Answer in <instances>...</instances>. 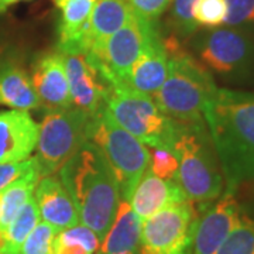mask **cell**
I'll list each match as a JSON object with an SVG mask.
<instances>
[{"label":"cell","mask_w":254,"mask_h":254,"mask_svg":"<svg viewBox=\"0 0 254 254\" xmlns=\"http://www.w3.org/2000/svg\"><path fill=\"white\" fill-rule=\"evenodd\" d=\"M226 190L254 180V93L218 88L203 110Z\"/></svg>","instance_id":"1"},{"label":"cell","mask_w":254,"mask_h":254,"mask_svg":"<svg viewBox=\"0 0 254 254\" xmlns=\"http://www.w3.org/2000/svg\"><path fill=\"white\" fill-rule=\"evenodd\" d=\"M79 219L102 242L115 219L120 190L109 164L99 148L86 141L60 170Z\"/></svg>","instance_id":"2"},{"label":"cell","mask_w":254,"mask_h":254,"mask_svg":"<svg viewBox=\"0 0 254 254\" xmlns=\"http://www.w3.org/2000/svg\"><path fill=\"white\" fill-rule=\"evenodd\" d=\"M164 41L170 55L168 72L163 86L153 96L155 105L177 122H203V110L218 86L206 68L184 53L177 41Z\"/></svg>","instance_id":"3"},{"label":"cell","mask_w":254,"mask_h":254,"mask_svg":"<svg viewBox=\"0 0 254 254\" xmlns=\"http://www.w3.org/2000/svg\"><path fill=\"white\" fill-rule=\"evenodd\" d=\"M173 153L178 158L175 181L187 199L209 203L223 190V174L218 155L203 122H178Z\"/></svg>","instance_id":"4"},{"label":"cell","mask_w":254,"mask_h":254,"mask_svg":"<svg viewBox=\"0 0 254 254\" xmlns=\"http://www.w3.org/2000/svg\"><path fill=\"white\" fill-rule=\"evenodd\" d=\"M88 141L105 155L116 178L120 199L128 200L150 164V151L138 138L119 126L106 105L89 118Z\"/></svg>","instance_id":"5"},{"label":"cell","mask_w":254,"mask_h":254,"mask_svg":"<svg viewBox=\"0 0 254 254\" xmlns=\"http://www.w3.org/2000/svg\"><path fill=\"white\" fill-rule=\"evenodd\" d=\"M105 103L119 126L143 144L173 151L178 122L164 115L151 96L126 83H110Z\"/></svg>","instance_id":"6"},{"label":"cell","mask_w":254,"mask_h":254,"mask_svg":"<svg viewBox=\"0 0 254 254\" xmlns=\"http://www.w3.org/2000/svg\"><path fill=\"white\" fill-rule=\"evenodd\" d=\"M89 115L76 108L50 110L38 125L37 161L41 177L58 173L88 141Z\"/></svg>","instance_id":"7"},{"label":"cell","mask_w":254,"mask_h":254,"mask_svg":"<svg viewBox=\"0 0 254 254\" xmlns=\"http://www.w3.org/2000/svg\"><path fill=\"white\" fill-rule=\"evenodd\" d=\"M158 31L155 21H147L133 13L123 27L103 43L92 50L89 55L100 75L108 83H128L131 68L144 50L148 40Z\"/></svg>","instance_id":"8"},{"label":"cell","mask_w":254,"mask_h":254,"mask_svg":"<svg viewBox=\"0 0 254 254\" xmlns=\"http://www.w3.org/2000/svg\"><path fill=\"white\" fill-rule=\"evenodd\" d=\"M198 213L193 202L184 200L143 222L140 254H192Z\"/></svg>","instance_id":"9"},{"label":"cell","mask_w":254,"mask_h":254,"mask_svg":"<svg viewBox=\"0 0 254 254\" xmlns=\"http://www.w3.org/2000/svg\"><path fill=\"white\" fill-rule=\"evenodd\" d=\"M200 60L219 75H235L247 71L254 64V43L235 28L209 31L199 43Z\"/></svg>","instance_id":"10"},{"label":"cell","mask_w":254,"mask_h":254,"mask_svg":"<svg viewBox=\"0 0 254 254\" xmlns=\"http://www.w3.org/2000/svg\"><path fill=\"white\" fill-rule=\"evenodd\" d=\"M64 64L72 105L89 116L95 115L106 105L109 83L88 54H64Z\"/></svg>","instance_id":"11"},{"label":"cell","mask_w":254,"mask_h":254,"mask_svg":"<svg viewBox=\"0 0 254 254\" xmlns=\"http://www.w3.org/2000/svg\"><path fill=\"white\" fill-rule=\"evenodd\" d=\"M235 190H225L210 208L198 218L192 254H215L242 216Z\"/></svg>","instance_id":"12"},{"label":"cell","mask_w":254,"mask_h":254,"mask_svg":"<svg viewBox=\"0 0 254 254\" xmlns=\"http://www.w3.org/2000/svg\"><path fill=\"white\" fill-rule=\"evenodd\" d=\"M31 82L40 103L47 109H66L72 106L64 54L58 50L41 55L37 60L33 68Z\"/></svg>","instance_id":"13"},{"label":"cell","mask_w":254,"mask_h":254,"mask_svg":"<svg viewBox=\"0 0 254 254\" xmlns=\"http://www.w3.org/2000/svg\"><path fill=\"white\" fill-rule=\"evenodd\" d=\"M38 137V125L27 110L0 112V164L30 158Z\"/></svg>","instance_id":"14"},{"label":"cell","mask_w":254,"mask_h":254,"mask_svg":"<svg viewBox=\"0 0 254 254\" xmlns=\"http://www.w3.org/2000/svg\"><path fill=\"white\" fill-rule=\"evenodd\" d=\"M60 10L58 51L86 54L89 51V21L96 0H54Z\"/></svg>","instance_id":"15"},{"label":"cell","mask_w":254,"mask_h":254,"mask_svg":"<svg viewBox=\"0 0 254 254\" xmlns=\"http://www.w3.org/2000/svg\"><path fill=\"white\" fill-rule=\"evenodd\" d=\"M34 199L43 222L54 227L57 233L79 223L78 210L71 199V195L60 178L46 175L40 178L36 187Z\"/></svg>","instance_id":"16"},{"label":"cell","mask_w":254,"mask_h":254,"mask_svg":"<svg viewBox=\"0 0 254 254\" xmlns=\"http://www.w3.org/2000/svg\"><path fill=\"white\" fill-rule=\"evenodd\" d=\"M184 200L188 199L175 180H163L147 168L127 202L140 220L144 222L160 210Z\"/></svg>","instance_id":"17"},{"label":"cell","mask_w":254,"mask_h":254,"mask_svg":"<svg viewBox=\"0 0 254 254\" xmlns=\"http://www.w3.org/2000/svg\"><path fill=\"white\" fill-rule=\"evenodd\" d=\"M168 58L170 55L165 47V41L157 31L148 40L144 50L136 60L127 85L153 98L160 91L167 78Z\"/></svg>","instance_id":"18"},{"label":"cell","mask_w":254,"mask_h":254,"mask_svg":"<svg viewBox=\"0 0 254 254\" xmlns=\"http://www.w3.org/2000/svg\"><path fill=\"white\" fill-rule=\"evenodd\" d=\"M143 222L127 200L119 202L115 219L100 242L102 254H138Z\"/></svg>","instance_id":"19"},{"label":"cell","mask_w":254,"mask_h":254,"mask_svg":"<svg viewBox=\"0 0 254 254\" xmlns=\"http://www.w3.org/2000/svg\"><path fill=\"white\" fill-rule=\"evenodd\" d=\"M131 16L133 11L126 0H96L89 21V51L103 46Z\"/></svg>","instance_id":"20"},{"label":"cell","mask_w":254,"mask_h":254,"mask_svg":"<svg viewBox=\"0 0 254 254\" xmlns=\"http://www.w3.org/2000/svg\"><path fill=\"white\" fill-rule=\"evenodd\" d=\"M0 105L17 110L36 109L41 105L31 79L16 65L0 66Z\"/></svg>","instance_id":"21"},{"label":"cell","mask_w":254,"mask_h":254,"mask_svg":"<svg viewBox=\"0 0 254 254\" xmlns=\"http://www.w3.org/2000/svg\"><path fill=\"white\" fill-rule=\"evenodd\" d=\"M41 178L40 170L27 174L0 190V232H4L27 202Z\"/></svg>","instance_id":"22"},{"label":"cell","mask_w":254,"mask_h":254,"mask_svg":"<svg viewBox=\"0 0 254 254\" xmlns=\"http://www.w3.org/2000/svg\"><path fill=\"white\" fill-rule=\"evenodd\" d=\"M40 219L41 218H40L37 202L34 196H31L23 205V208L20 209L17 216L10 223L9 227L3 232L4 246L0 254H20V249L24 240L31 233V230L37 226Z\"/></svg>","instance_id":"23"},{"label":"cell","mask_w":254,"mask_h":254,"mask_svg":"<svg viewBox=\"0 0 254 254\" xmlns=\"http://www.w3.org/2000/svg\"><path fill=\"white\" fill-rule=\"evenodd\" d=\"M215 254H254V219L242 213L235 229Z\"/></svg>","instance_id":"24"},{"label":"cell","mask_w":254,"mask_h":254,"mask_svg":"<svg viewBox=\"0 0 254 254\" xmlns=\"http://www.w3.org/2000/svg\"><path fill=\"white\" fill-rule=\"evenodd\" d=\"M57 232L46 222H38L20 249V254H53Z\"/></svg>","instance_id":"25"},{"label":"cell","mask_w":254,"mask_h":254,"mask_svg":"<svg viewBox=\"0 0 254 254\" xmlns=\"http://www.w3.org/2000/svg\"><path fill=\"white\" fill-rule=\"evenodd\" d=\"M226 0H198L193 18L199 27H219L226 17Z\"/></svg>","instance_id":"26"},{"label":"cell","mask_w":254,"mask_h":254,"mask_svg":"<svg viewBox=\"0 0 254 254\" xmlns=\"http://www.w3.org/2000/svg\"><path fill=\"white\" fill-rule=\"evenodd\" d=\"M54 242L57 243H63V245H79L83 246L91 254H95L99 250V237L96 236V233L85 226L83 223H78L72 227H68L63 232L55 235Z\"/></svg>","instance_id":"27"},{"label":"cell","mask_w":254,"mask_h":254,"mask_svg":"<svg viewBox=\"0 0 254 254\" xmlns=\"http://www.w3.org/2000/svg\"><path fill=\"white\" fill-rule=\"evenodd\" d=\"M198 0H173L171 1V20L174 28L181 36H190L198 26L193 18V9Z\"/></svg>","instance_id":"28"},{"label":"cell","mask_w":254,"mask_h":254,"mask_svg":"<svg viewBox=\"0 0 254 254\" xmlns=\"http://www.w3.org/2000/svg\"><path fill=\"white\" fill-rule=\"evenodd\" d=\"M150 171L163 180H174L178 171L177 155L165 148H153L150 153Z\"/></svg>","instance_id":"29"},{"label":"cell","mask_w":254,"mask_h":254,"mask_svg":"<svg viewBox=\"0 0 254 254\" xmlns=\"http://www.w3.org/2000/svg\"><path fill=\"white\" fill-rule=\"evenodd\" d=\"M37 170H40V167H38V161L36 157H31V158H27L24 161H18V163L0 164V190L6 188L11 182L17 181L18 178L33 173V171H37Z\"/></svg>","instance_id":"30"},{"label":"cell","mask_w":254,"mask_h":254,"mask_svg":"<svg viewBox=\"0 0 254 254\" xmlns=\"http://www.w3.org/2000/svg\"><path fill=\"white\" fill-rule=\"evenodd\" d=\"M226 26L254 23V0H226Z\"/></svg>","instance_id":"31"},{"label":"cell","mask_w":254,"mask_h":254,"mask_svg":"<svg viewBox=\"0 0 254 254\" xmlns=\"http://www.w3.org/2000/svg\"><path fill=\"white\" fill-rule=\"evenodd\" d=\"M131 11L147 21H155L173 0H126Z\"/></svg>","instance_id":"32"},{"label":"cell","mask_w":254,"mask_h":254,"mask_svg":"<svg viewBox=\"0 0 254 254\" xmlns=\"http://www.w3.org/2000/svg\"><path fill=\"white\" fill-rule=\"evenodd\" d=\"M53 254H91L83 246L53 243Z\"/></svg>","instance_id":"33"},{"label":"cell","mask_w":254,"mask_h":254,"mask_svg":"<svg viewBox=\"0 0 254 254\" xmlns=\"http://www.w3.org/2000/svg\"><path fill=\"white\" fill-rule=\"evenodd\" d=\"M17 1H21V0H0V11H3L4 9H7L9 6L17 3Z\"/></svg>","instance_id":"34"},{"label":"cell","mask_w":254,"mask_h":254,"mask_svg":"<svg viewBox=\"0 0 254 254\" xmlns=\"http://www.w3.org/2000/svg\"><path fill=\"white\" fill-rule=\"evenodd\" d=\"M98 254H102V253H98Z\"/></svg>","instance_id":"35"}]
</instances>
